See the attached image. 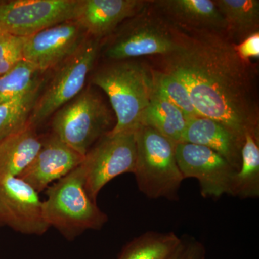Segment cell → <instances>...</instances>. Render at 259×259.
I'll list each match as a JSON object with an SVG mask.
<instances>
[{
    "mask_svg": "<svg viewBox=\"0 0 259 259\" xmlns=\"http://www.w3.org/2000/svg\"><path fill=\"white\" fill-rule=\"evenodd\" d=\"M173 52L159 56L160 70L188 90L200 117L212 119L245 140L259 134L256 76L242 60L226 34L184 32Z\"/></svg>",
    "mask_w": 259,
    "mask_h": 259,
    "instance_id": "6da1fadb",
    "label": "cell"
},
{
    "mask_svg": "<svg viewBox=\"0 0 259 259\" xmlns=\"http://www.w3.org/2000/svg\"><path fill=\"white\" fill-rule=\"evenodd\" d=\"M92 81L106 94L115 113L110 133L135 132L156 90L153 68L134 59L112 61L96 71Z\"/></svg>",
    "mask_w": 259,
    "mask_h": 259,
    "instance_id": "7a4b0ae2",
    "label": "cell"
},
{
    "mask_svg": "<svg viewBox=\"0 0 259 259\" xmlns=\"http://www.w3.org/2000/svg\"><path fill=\"white\" fill-rule=\"evenodd\" d=\"M81 164L49 186L47 198L42 201L48 224L69 240L88 230L100 229L108 219L89 194Z\"/></svg>",
    "mask_w": 259,
    "mask_h": 259,
    "instance_id": "3957f363",
    "label": "cell"
},
{
    "mask_svg": "<svg viewBox=\"0 0 259 259\" xmlns=\"http://www.w3.org/2000/svg\"><path fill=\"white\" fill-rule=\"evenodd\" d=\"M120 26L109 36L104 50V55L111 61L167 55L180 42V30L153 6L152 1Z\"/></svg>",
    "mask_w": 259,
    "mask_h": 259,
    "instance_id": "277c9868",
    "label": "cell"
},
{
    "mask_svg": "<svg viewBox=\"0 0 259 259\" xmlns=\"http://www.w3.org/2000/svg\"><path fill=\"white\" fill-rule=\"evenodd\" d=\"M135 137L134 175L139 190L150 199L177 200L184 178L177 164L176 144L147 125L139 126Z\"/></svg>",
    "mask_w": 259,
    "mask_h": 259,
    "instance_id": "5b68a950",
    "label": "cell"
},
{
    "mask_svg": "<svg viewBox=\"0 0 259 259\" xmlns=\"http://www.w3.org/2000/svg\"><path fill=\"white\" fill-rule=\"evenodd\" d=\"M53 115V134L83 156L111 131L113 122L110 109L90 88L82 90Z\"/></svg>",
    "mask_w": 259,
    "mask_h": 259,
    "instance_id": "8992f818",
    "label": "cell"
},
{
    "mask_svg": "<svg viewBox=\"0 0 259 259\" xmlns=\"http://www.w3.org/2000/svg\"><path fill=\"white\" fill-rule=\"evenodd\" d=\"M100 40L88 37L73 55L56 68L41 95H39L29 124L35 127L54 115L83 90L98 56Z\"/></svg>",
    "mask_w": 259,
    "mask_h": 259,
    "instance_id": "52a82bcc",
    "label": "cell"
},
{
    "mask_svg": "<svg viewBox=\"0 0 259 259\" xmlns=\"http://www.w3.org/2000/svg\"><path fill=\"white\" fill-rule=\"evenodd\" d=\"M136 161L135 132H108L90 148L81 163L85 186L93 200L110 181L134 174Z\"/></svg>",
    "mask_w": 259,
    "mask_h": 259,
    "instance_id": "ba28073f",
    "label": "cell"
},
{
    "mask_svg": "<svg viewBox=\"0 0 259 259\" xmlns=\"http://www.w3.org/2000/svg\"><path fill=\"white\" fill-rule=\"evenodd\" d=\"M79 0L0 2V30L28 37L58 24L74 20Z\"/></svg>",
    "mask_w": 259,
    "mask_h": 259,
    "instance_id": "9c48e42d",
    "label": "cell"
},
{
    "mask_svg": "<svg viewBox=\"0 0 259 259\" xmlns=\"http://www.w3.org/2000/svg\"><path fill=\"white\" fill-rule=\"evenodd\" d=\"M175 154L184 180L198 181L204 198L231 195L237 171L218 153L199 145L180 142L175 145Z\"/></svg>",
    "mask_w": 259,
    "mask_h": 259,
    "instance_id": "30bf717a",
    "label": "cell"
},
{
    "mask_svg": "<svg viewBox=\"0 0 259 259\" xmlns=\"http://www.w3.org/2000/svg\"><path fill=\"white\" fill-rule=\"evenodd\" d=\"M0 225L23 234L39 236L51 228L38 192L20 177L0 179Z\"/></svg>",
    "mask_w": 259,
    "mask_h": 259,
    "instance_id": "8fae6325",
    "label": "cell"
},
{
    "mask_svg": "<svg viewBox=\"0 0 259 259\" xmlns=\"http://www.w3.org/2000/svg\"><path fill=\"white\" fill-rule=\"evenodd\" d=\"M88 37L74 20L58 24L26 37L23 59L42 73L56 69L73 55Z\"/></svg>",
    "mask_w": 259,
    "mask_h": 259,
    "instance_id": "7c38bea8",
    "label": "cell"
},
{
    "mask_svg": "<svg viewBox=\"0 0 259 259\" xmlns=\"http://www.w3.org/2000/svg\"><path fill=\"white\" fill-rule=\"evenodd\" d=\"M83 158L52 134L42 139L40 151L19 177L39 193L77 168Z\"/></svg>",
    "mask_w": 259,
    "mask_h": 259,
    "instance_id": "4fadbf2b",
    "label": "cell"
},
{
    "mask_svg": "<svg viewBox=\"0 0 259 259\" xmlns=\"http://www.w3.org/2000/svg\"><path fill=\"white\" fill-rule=\"evenodd\" d=\"M149 3L146 0H79L74 21L89 37L110 36L125 20L133 18Z\"/></svg>",
    "mask_w": 259,
    "mask_h": 259,
    "instance_id": "5bb4252c",
    "label": "cell"
},
{
    "mask_svg": "<svg viewBox=\"0 0 259 259\" xmlns=\"http://www.w3.org/2000/svg\"><path fill=\"white\" fill-rule=\"evenodd\" d=\"M152 4L182 31L226 34V22L214 0H156Z\"/></svg>",
    "mask_w": 259,
    "mask_h": 259,
    "instance_id": "9a60e30c",
    "label": "cell"
},
{
    "mask_svg": "<svg viewBox=\"0 0 259 259\" xmlns=\"http://www.w3.org/2000/svg\"><path fill=\"white\" fill-rule=\"evenodd\" d=\"M244 141L217 121L197 117L189 120L181 142L199 145L212 150L238 171L241 167Z\"/></svg>",
    "mask_w": 259,
    "mask_h": 259,
    "instance_id": "2e32d148",
    "label": "cell"
},
{
    "mask_svg": "<svg viewBox=\"0 0 259 259\" xmlns=\"http://www.w3.org/2000/svg\"><path fill=\"white\" fill-rule=\"evenodd\" d=\"M42 146V139L30 125L0 141V179L20 177Z\"/></svg>",
    "mask_w": 259,
    "mask_h": 259,
    "instance_id": "e0dca14e",
    "label": "cell"
},
{
    "mask_svg": "<svg viewBox=\"0 0 259 259\" xmlns=\"http://www.w3.org/2000/svg\"><path fill=\"white\" fill-rule=\"evenodd\" d=\"M226 22V35L233 44L259 32L258 0H214Z\"/></svg>",
    "mask_w": 259,
    "mask_h": 259,
    "instance_id": "ac0fdd59",
    "label": "cell"
},
{
    "mask_svg": "<svg viewBox=\"0 0 259 259\" xmlns=\"http://www.w3.org/2000/svg\"><path fill=\"white\" fill-rule=\"evenodd\" d=\"M189 119L156 89L145 111L141 125L153 127L177 144L182 141Z\"/></svg>",
    "mask_w": 259,
    "mask_h": 259,
    "instance_id": "d6986e66",
    "label": "cell"
},
{
    "mask_svg": "<svg viewBox=\"0 0 259 259\" xmlns=\"http://www.w3.org/2000/svg\"><path fill=\"white\" fill-rule=\"evenodd\" d=\"M231 195L241 199L259 196V134L245 136L241 167L235 177Z\"/></svg>",
    "mask_w": 259,
    "mask_h": 259,
    "instance_id": "ffe728a7",
    "label": "cell"
},
{
    "mask_svg": "<svg viewBox=\"0 0 259 259\" xmlns=\"http://www.w3.org/2000/svg\"><path fill=\"white\" fill-rule=\"evenodd\" d=\"M174 232L148 231L125 245L118 259H167L180 244Z\"/></svg>",
    "mask_w": 259,
    "mask_h": 259,
    "instance_id": "44dd1931",
    "label": "cell"
},
{
    "mask_svg": "<svg viewBox=\"0 0 259 259\" xmlns=\"http://www.w3.org/2000/svg\"><path fill=\"white\" fill-rule=\"evenodd\" d=\"M40 88L0 104V141L27 127Z\"/></svg>",
    "mask_w": 259,
    "mask_h": 259,
    "instance_id": "7402d4cb",
    "label": "cell"
},
{
    "mask_svg": "<svg viewBox=\"0 0 259 259\" xmlns=\"http://www.w3.org/2000/svg\"><path fill=\"white\" fill-rule=\"evenodd\" d=\"M42 74L28 61H20L13 69L0 76V104L10 101L40 88Z\"/></svg>",
    "mask_w": 259,
    "mask_h": 259,
    "instance_id": "603a6c76",
    "label": "cell"
},
{
    "mask_svg": "<svg viewBox=\"0 0 259 259\" xmlns=\"http://www.w3.org/2000/svg\"><path fill=\"white\" fill-rule=\"evenodd\" d=\"M153 75L156 89L178 107L189 120L200 117L194 108L188 90L180 79L162 70L153 68Z\"/></svg>",
    "mask_w": 259,
    "mask_h": 259,
    "instance_id": "cb8c5ba5",
    "label": "cell"
},
{
    "mask_svg": "<svg viewBox=\"0 0 259 259\" xmlns=\"http://www.w3.org/2000/svg\"><path fill=\"white\" fill-rule=\"evenodd\" d=\"M26 37L16 36L0 30V76L23 59Z\"/></svg>",
    "mask_w": 259,
    "mask_h": 259,
    "instance_id": "d4e9b609",
    "label": "cell"
},
{
    "mask_svg": "<svg viewBox=\"0 0 259 259\" xmlns=\"http://www.w3.org/2000/svg\"><path fill=\"white\" fill-rule=\"evenodd\" d=\"M206 249L201 242L193 237H182L180 244L167 259H204Z\"/></svg>",
    "mask_w": 259,
    "mask_h": 259,
    "instance_id": "484cf974",
    "label": "cell"
},
{
    "mask_svg": "<svg viewBox=\"0 0 259 259\" xmlns=\"http://www.w3.org/2000/svg\"><path fill=\"white\" fill-rule=\"evenodd\" d=\"M235 51L242 60L250 62V59L259 57V32L247 37L239 44H233Z\"/></svg>",
    "mask_w": 259,
    "mask_h": 259,
    "instance_id": "4316f807",
    "label": "cell"
}]
</instances>
